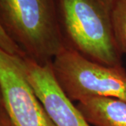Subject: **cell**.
<instances>
[{
	"mask_svg": "<svg viewBox=\"0 0 126 126\" xmlns=\"http://www.w3.org/2000/svg\"><path fill=\"white\" fill-rule=\"evenodd\" d=\"M115 0H58L65 48L106 66L121 64L112 25Z\"/></svg>",
	"mask_w": 126,
	"mask_h": 126,
	"instance_id": "6da1fadb",
	"label": "cell"
},
{
	"mask_svg": "<svg viewBox=\"0 0 126 126\" xmlns=\"http://www.w3.org/2000/svg\"><path fill=\"white\" fill-rule=\"evenodd\" d=\"M0 25L25 58L40 65L64 48L55 0H0Z\"/></svg>",
	"mask_w": 126,
	"mask_h": 126,
	"instance_id": "7a4b0ae2",
	"label": "cell"
},
{
	"mask_svg": "<svg viewBox=\"0 0 126 126\" xmlns=\"http://www.w3.org/2000/svg\"><path fill=\"white\" fill-rule=\"evenodd\" d=\"M61 89L72 102L89 97H108L126 102V72L121 66L96 63L64 48L51 63Z\"/></svg>",
	"mask_w": 126,
	"mask_h": 126,
	"instance_id": "3957f363",
	"label": "cell"
},
{
	"mask_svg": "<svg viewBox=\"0 0 126 126\" xmlns=\"http://www.w3.org/2000/svg\"><path fill=\"white\" fill-rule=\"evenodd\" d=\"M19 58L0 48V84L11 125L55 126L27 81Z\"/></svg>",
	"mask_w": 126,
	"mask_h": 126,
	"instance_id": "277c9868",
	"label": "cell"
},
{
	"mask_svg": "<svg viewBox=\"0 0 126 126\" xmlns=\"http://www.w3.org/2000/svg\"><path fill=\"white\" fill-rule=\"evenodd\" d=\"M19 60L29 83L55 126H90L60 87L51 63L40 65L20 57Z\"/></svg>",
	"mask_w": 126,
	"mask_h": 126,
	"instance_id": "5b68a950",
	"label": "cell"
},
{
	"mask_svg": "<svg viewBox=\"0 0 126 126\" xmlns=\"http://www.w3.org/2000/svg\"><path fill=\"white\" fill-rule=\"evenodd\" d=\"M77 107L90 125L126 126V102L108 97H89L78 102Z\"/></svg>",
	"mask_w": 126,
	"mask_h": 126,
	"instance_id": "8992f818",
	"label": "cell"
},
{
	"mask_svg": "<svg viewBox=\"0 0 126 126\" xmlns=\"http://www.w3.org/2000/svg\"><path fill=\"white\" fill-rule=\"evenodd\" d=\"M112 25L118 49L121 55H126V0L114 1Z\"/></svg>",
	"mask_w": 126,
	"mask_h": 126,
	"instance_id": "52a82bcc",
	"label": "cell"
},
{
	"mask_svg": "<svg viewBox=\"0 0 126 126\" xmlns=\"http://www.w3.org/2000/svg\"><path fill=\"white\" fill-rule=\"evenodd\" d=\"M0 48H1L5 52L11 55L18 56L21 58L25 57L21 50L10 39V37L5 32L1 25H0Z\"/></svg>",
	"mask_w": 126,
	"mask_h": 126,
	"instance_id": "ba28073f",
	"label": "cell"
},
{
	"mask_svg": "<svg viewBox=\"0 0 126 126\" xmlns=\"http://www.w3.org/2000/svg\"><path fill=\"white\" fill-rule=\"evenodd\" d=\"M0 126H12L4 104H0Z\"/></svg>",
	"mask_w": 126,
	"mask_h": 126,
	"instance_id": "9c48e42d",
	"label": "cell"
},
{
	"mask_svg": "<svg viewBox=\"0 0 126 126\" xmlns=\"http://www.w3.org/2000/svg\"><path fill=\"white\" fill-rule=\"evenodd\" d=\"M3 104V94H2L1 84H0V104Z\"/></svg>",
	"mask_w": 126,
	"mask_h": 126,
	"instance_id": "30bf717a",
	"label": "cell"
}]
</instances>
